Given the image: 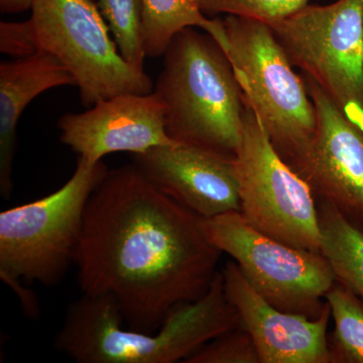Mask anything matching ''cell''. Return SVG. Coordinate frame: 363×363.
<instances>
[{"label": "cell", "mask_w": 363, "mask_h": 363, "mask_svg": "<svg viewBox=\"0 0 363 363\" xmlns=\"http://www.w3.org/2000/svg\"><path fill=\"white\" fill-rule=\"evenodd\" d=\"M203 218L169 197L135 164L107 172L93 191L76 255L85 295L109 296L133 330L155 333L218 274L222 252Z\"/></svg>", "instance_id": "6da1fadb"}, {"label": "cell", "mask_w": 363, "mask_h": 363, "mask_svg": "<svg viewBox=\"0 0 363 363\" xmlns=\"http://www.w3.org/2000/svg\"><path fill=\"white\" fill-rule=\"evenodd\" d=\"M123 323L113 298L83 294L69 306L57 348L79 363L184 362L242 325L227 298L221 271L203 297L175 308L155 333L126 329Z\"/></svg>", "instance_id": "7a4b0ae2"}, {"label": "cell", "mask_w": 363, "mask_h": 363, "mask_svg": "<svg viewBox=\"0 0 363 363\" xmlns=\"http://www.w3.org/2000/svg\"><path fill=\"white\" fill-rule=\"evenodd\" d=\"M162 57L154 92L164 105L169 138L235 156L247 102L221 45L207 33L187 28Z\"/></svg>", "instance_id": "3957f363"}, {"label": "cell", "mask_w": 363, "mask_h": 363, "mask_svg": "<svg viewBox=\"0 0 363 363\" xmlns=\"http://www.w3.org/2000/svg\"><path fill=\"white\" fill-rule=\"evenodd\" d=\"M225 52L247 104L259 116L279 156L293 169L311 147L317 114L306 81L272 28L260 21L226 16Z\"/></svg>", "instance_id": "277c9868"}, {"label": "cell", "mask_w": 363, "mask_h": 363, "mask_svg": "<svg viewBox=\"0 0 363 363\" xmlns=\"http://www.w3.org/2000/svg\"><path fill=\"white\" fill-rule=\"evenodd\" d=\"M108 169L78 157L75 172L56 192L0 213V277L9 285H58L75 264L88 200Z\"/></svg>", "instance_id": "5b68a950"}, {"label": "cell", "mask_w": 363, "mask_h": 363, "mask_svg": "<svg viewBox=\"0 0 363 363\" xmlns=\"http://www.w3.org/2000/svg\"><path fill=\"white\" fill-rule=\"evenodd\" d=\"M269 26L292 65L363 130V0L308 4Z\"/></svg>", "instance_id": "8992f818"}, {"label": "cell", "mask_w": 363, "mask_h": 363, "mask_svg": "<svg viewBox=\"0 0 363 363\" xmlns=\"http://www.w3.org/2000/svg\"><path fill=\"white\" fill-rule=\"evenodd\" d=\"M30 11L40 52H49L70 72L85 106L154 91L150 76L121 56L94 0H33Z\"/></svg>", "instance_id": "52a82bcc"}, {"label": "cell", "mask_w": 363, "mask_h": 363, "mask_svg": "<svg viewBox=\"0 0 363 363\" xmlns=\"http://www.w3.org/2000/svg\"><path fill=\"white\" fill-rule=\"evenodd\" d=\"M208 240L233 257L252 288L281 311L317 319L336 283L321 252L291 247L260 233L240 212L203 218Z\"/></svg>", "instance_id": "ba28073f"}, {"label": "cell", "mask_w": 363, "mask_h": 363, "mask_svg": "<svg viewBox=\"0 0 363 363\" xmlns=\"http://www.w3.org/2000/svg\"><path fill=\"white\" fill-rule=\"evenodd\" d=\"M242 140L234 156L240 214L260 233L291 247L320 252L317 200L279 156L247 104Z\"/></svg>", "instance_id": "9c48e42d"}, {"label": "cell", "mask_w": 363, "mask_h": 363, "mask_svg": "<svg viewBox=\"0 0 363 363\" xmlns=\"http://www.w3.org/2000/svg\"><path fill=\"white\" fill-rule=\"evenodd\" d=\"M317 114L307 155L294 169L311 187L317 202L335 207L363 231V130L321 88L305 78Z\"/></svg>", "instance_id": "30bf717a"}, {"label": "cell", "mask_w": 363, "mask_h": 363, "mask_svg": "<svg viewBox=\"0 0 363 363\" xmlns=\"http://www.w3.org/2000/svg\"><path fill=\"white\" fill-rule=\"evenodd\" d=\"M58 128L60 140L91 164L113 152L143 154L177 143L167 133L166 111L154 91L100 100L82 113H66Z\"/></svg>", "instance_id": "8fae6325"}, {"label": "cell", "mask_w": 363, "mask_h": 363, "mask_svg": "<svg viewBox=\"0 0 363 363\" xmlns=\"http://www.w3.org/2000/svg\"><path fill=\"white\" fill-rule=\"evenodd\" d=\"M133 162L157 190L202 218L240 212L233 155L175 143L133 155Z\"/></svg>", "instance_id": "7c38bea8"}, {"label": "cell", "mask_w": 363, "mask_h": 363, "mask_svg": "<svg viewBox=\"0 0 363 363\" xmlns=\"http://www.w3.org/2000/svg\"><path fill=\"white\" fill-rule=\"evenodd\" d=\"M221 272L227 298L252 335L260 363H330L327 303L317 319L281 311L252 288L234 260Z\"/></svg>", "instance_id": "4fadbf2b"}, {"label": "cell", "mask_w": 363, "mask_h": 363, "mask_svg": "<svg viewBox=\"0 0 363 363\" xmlns=\"http://www.w3.org/2000/svg\"><path fill=\"white\" fill-rule=\"evenodd\" d=\"M76 86L65 66L49 52L0 63V193L9 199L13 190L16 128L35 98L52 88Z\"/></svg>", "instance_id": "5bb4252c"}, {"label": "cell", "mask_w": 363, "mask_h": 363, "mask_svg": "<svg viewBox=\"0 0 363 363\" xmlns=\"http://www.w3.org/2000/svg\"><path fill=\"white\" fill-rule=\"evenodd\" d=\"M143 9L147 57L162 56L177 33L187 28H198L207 33L225 51L223 21L208 18L198 0H143Z\"/></svg>", "instance_id": "9a60e30c"}, {"label": "cell", "mask_w": 363, "mask_h": 363, "mask_svg": "<svg viewBox=\"0 0 363 363\" xmlns=\"http://www.w3.org/2000/svg\"><path fill=\"white\" fill-rule=\"evenodd\" d=\"M320 252L342 284L363 302V231L335 207L317 202Z\"/></svg>", "instance_id": "2e32d148"}, {"label": "cell", "mask_w": 363, "mask_h": 363, "mask_svg": "<svg viewBox=\"0 0 363 363\" xmlns=\"http://www.w3.org/2000/svg\"><path fill=\"white\" fill-rule=\"evenodd\" d=\"M334 320L328 336L330 363H363V302L336 281L325 296Z\"/></svg>", "instance_id": "e0dca14e"}, {"label": "cell", "mask_w": 363, "mask_h": 363, "mask_svg": "<svg viewBox=\"0 0 363 363\" xmlns=\"http://www.w3.org/2000/svg\"><path fill=\"white\" fill-rule=\"evenodd\" d=\"M96 4L123 58L136 70L145 71L143 0H96Z\"/></svg>", "instance_id": "ac0fdd59"}, {"label": "cell", "mask_w": 363, "mask_h": 363, "mask_svg": "<svg viewBox=\"0 0 363 363\" xmlns=\"http://www.w3.org/2000/svg\"><path fill=\"white\" fill-rule=\"evenodd\" d=\"M205 16H240L267 26L278 23L309 4V0H198Z\"/></svg>", "instance_id": "d6986e66"}, {"label": "cell", "mask_w": 363, "mask_h": 363, "mask_svg": "<svg viewBox=\"0 0 363 363\" xmlns=\"http://www.w3.org/2000/svg\"><path fill=\"white\" fill-rule=\"evenodd\" d=\"M185 363H260L259 351L241 325L202 346Z\"/></svg>", "instance_id": "ffe728a7"}, {"label": "cell", "mask_w": 363, "mask_h": 363, "mask_svg": "<svg viewBox=\"0 0 363 363\" xmlns=\"http://www.w3.org/2000/svg\"><path fill=\"white\" fill-rule=\"evenodd\" d=\"M0 52L16 59L40 52L30 20L0 23Z\"/></svg>", "instance_id": "44dd1931"}, {"label": "cell", "mask_w": 363, "mask_h": 363, "mask_svg": "<svg viewBox=\"0 0 363 363\" xmlns=\"http://www.w3.org/2000/svg\"><path fill=\"white\" fill-rule=\"evenodd\" d=\"M33 0H0V11L4 13H18L32 9Z\"/></svg>", "instance_id": "7402d4cb"}, {"label": "cell", "mask_w": 363, "mask_h": 363, "mask_svg": "<svg viewBox=\"0 0 363 363\" xmlns=\"http://www.w3.org/2000/svg\"><path fill=\"white\" fill-rule=\"evenodd\" d=\"M94 1H96V0H94Z\"/></svg>", "instance_id": "603a6c76"}]
</instances>
